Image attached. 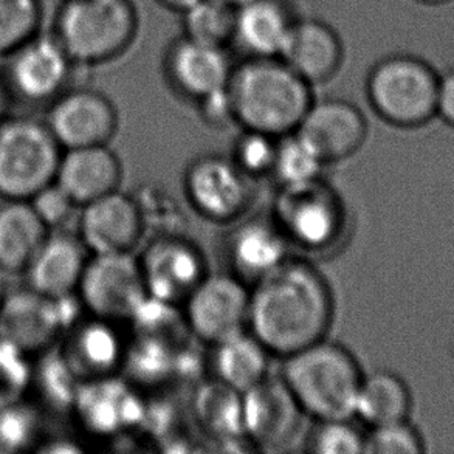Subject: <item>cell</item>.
<instances>
[{
    "label": "cell",
    "mask_w": 454,
    "mask_h": 454,
    "mask_svg": "<svg viewBox=\"0 0 454 454\" xmlns=\"http://www.w3.org/2000/svg\"><path fill=\"white\" fill-rule=\"evenodd\" d=\"M333 315L331 284L306 259L287 258L250 286L248 331L270 356L286 358L325 340Z\"/></svg>",
    "instance_id": "6da1fadb"
},
{
    "label": "cell",
    "mask_w": 454,
    "mask_h": 454,
    "mask_svg": "<svg viewBox=\"0 0 454 454\" xmlns=\"http://www.w3.org/2000/svg\"><path fill=\"white\" fill-rule=\"evenodd\" d=\"M228 95L234 123L277 138L298 129L315 99L313 87L279 56L244 58L234 64Z\"/></svg>",
    "instance_id": "7a4b0ae2"
},
{
    "label": "cell",
    "mask_w": 454,
    "mask_h": 454,
    "mask_svg": "<svg viewBox=\"0 0 454 454\" xmlns=\"http://www.w3.org/2000/svg\"><path fill=\"white\" fill-rule=\"evenodd\" d=\"M283 380L304 416L317 422L348 420L356 416V402L364 374L344 346L321 340L284 358Z\"/></svg>",
    "instance_id": "3957f363"
},
{
    "label": "cell",
    "mask_w": 454,
    "mask_h": 454,
    "mask_svg": "<svg viewBox=\"0 0 454 454\" xmlns=\"http://www.w3.org/2000/svg\"><path fill=\"white\" fill-rule=\"evenodd\" d=\"M138 28L132 0H62L51 35L74 66H101L121 58Z\"/></svg>",
    "instance_id": "277c9868"
},
{
    "label": "cell",
    "mask_w": 454,
    "mask_h": 454,
    "mask_svg": "<svg viewBox=\"0 0 454 454\" xmlns=\"http://www.w3.org/2000/svg\"><path fill=\"white\" fill-rule=\"evenodd\" d=\"M364 90L375 115L395 128L414 129L437 117L439 74L419 56L381 58L369 70Z\"/></svg>",
    "instance_id": "5b68a950"
},
{
    "label": "cell",
    "mask_w": 454,
    "mask_h": 454,
    "mask_svg": "<svg viewBox=\"0 0 454 454\" xmlns=\"http://www.w3.org/2000/svg\"><path fill=\"white\" fill-rule=\"evenodd\" d=\"M64 149L45 120L16 115L0 120V197L30 200L56 180Z\"/></svg>",
    "instance_id": "8992f818"
},
{
    "label": "cell",
    "mask_w": 454,
    "mask_h": 454,
    "mask_svg": "<svg viewBox=\"0 0 454 454\" xmlns=\"http://www.w3.org/2000/svg\"><path fill=\"white\" fill-rule=\"evenodd\" d=\"M273 221L290 246L325 252L337 246L346 230L341 197L325 178L279 186Z\"/></svg>",
    "instance_id": "52a82bcc"
},
{
    "label": "cell",
    "mask_w": 454,
    "mask_h": 454,
    "mask_svg": "<svg viewBox=\"0 0 454 454\" xmlns=\"http://www.w3.org/2000/svg\"><path fill=\"white\" fill-rule=\"evenodd\" d=\"M76 295L95 318H132L148 296L138 258L132 253L90 254Z\"/></svg>",
    "instance_id": "ba28073f"
},
{
    "label": "cell",
    "mask_w": 454,
    "mask_h": 454,
    "mask_svg": "<svg viewBox=\"0 0 454 454\" xmlns=\"http://www.w3.org/2000/svg\"><path fill=\"white\" fill-rule=\"evenodd\" d=\"M252 182L231 157L203 153L184 169V196L207 221L228 223L240 219L250 208Z\"/></svg>",
    "instance_id": "9c48e42d"
},
{
    "label": "cell",
    "mask_w": 454,
    "mask_h": 454,
    "mask_svg": "<svg viewBox=\"0 0 454 454\" xmlns=\"http://www.w3.org/2000/svg\"><path fill=\"white\" fill-rule=\"evenodd\" d=\"M74 62L53 35H37L5 58L4 90L27 105L49 106L68 89Z\"/></svg>",
    "instance_id": "30bf717a"
},
{
    "label": "cell",
    "mask_w": 454,
    "mask_h": 454,
    "mask_svg": "<svg viewBox=\"0 0 454 454\" xmlns=\"http://www.w3.org/2000/svg\"><path fill=\"white\" fill-rule=\"evenodd\" d=\"M64 298H50L36 290H14L0 301V340L25 356H41L76 325Z\"/></svg>",
    "instance_id": "8fae6325"
},
{
    "label": "cell",
    "mask_w": 454,
    "mask_h": 454,
    "mask_svg": "<svg viewBox=\"0 0 454 454\" xmlns=\"http://www.w3.org/2000/svg\"><path fill=\"white\" fill-rule=\"evenodd\" d=\"M184 306L186 325L194 337L215 346L248 331L250 286L233 273H208Z\"/></svg>",
    "instance_id": "7c38bea8"
},
{
    "label": "cell",
    "mask_w": 454,
    "mask_h": 454,
    "mask_svg": "<svg viewBox=\"0 0 454 454\" xmlns=\"http://www.w3.org/2000/svg\"><path fill=\"white\" fill-rule=\"evenodd\" d=\"M138 262L148 295L171 306L184 304L208 275L203 253L184 234L155 236Z\"/></svg>",
    "instance_id": "4fadbf2b"
},
{
    "label": "cell",
    "mask_w": 454,
    "mask_h": 454,
    "mask_svg": "<svg viewBox=\"0 0 454 454\" xmlns=\"http://www.w3.org/2000/svg\"><path fill=\"white\" fill-rule=\"evenodd\" d=\"M43 120L64 151L109 145L118 130L117 107L90 87H68L50 103Z\"/></svg>",
    "instance_id": "5bb4252c"
},
{
    "label": "cell",
    "mask_w": 454,
    "mask_h": 454,
    "mask_svg": "<svg viewBox=\"0 0 454 454\" xmlns=\"http://www.w3.org/2000/svg\"><path fill=\"white\" fill-rule=\"evenodd\" d=\"M368 120L358 106L343 98L313 99L296 136L325 165L356 155L368 138Z\"/></svg>",
    "instance_id": "9a60e30c"
},
{
    "label": "cell",
    "mask_w": 454,
    "mask_h": 454,
    "mask_svg": "<svg viewBox=\"0 0 454 454\" xmlns=\"http://www.w3.org/2000/svg\"><path fill=\"white\" fill-rule=\"evenodd\" d=\"M301 406L283 377H265L242 393V431L253 445L279 450L289 445L301 428Z\"/></svg>",
    "instance_id": "2e32d148"
},
{
    "label": "cell",
    "mask_w": 454,
    "mask_h": 454,
    "mask_svg": "<svg viewBox=\"0 0 454 454\" xmlns=\"http://www.w3.org/2000/svg\"><path fill=\"white\" fill-rule=\"evenodd\" d=\"M227 50L182 35L168 45L163 56L168 84L194 103L227 89L234 68Z\"/></svg>",
    "instance_id": "e0dca14e"
},
{
    "label": "cell",
    "mask_w": 454,
    "mask_h": 454,
    "mask_svg": "<svg viewBox=\"0 0 454 454\" xmlns=\"http://www.w3.org/2000/svg\"><path fill=\"white\" fill-rule=\"evenodd\" d=\"M146 227L136 197L117 190L81 207L80 239L90 254L132 253Z\"/></svg>",
    "instance_id": "ac0fdd59"
},
{
    "label": "cell",
    "mask_w": 454,
    "mask_h": 454,
    "mask_svg": "<svg viewBox=\"0 0 454 454\" xmlns=\"http://www.w3.org/2000/svg\"><path fill=\"white\" fill-rule=\"evenodd\" d=\"M344 55L343 39L331 24L300 16L279 58L315 87L337 76L343 67Z\"/></svg>",
    "instance_id": "d6986e66"
},
{
    "label": "cell",
    "mask_w": 454,
    "mask_h": 454,
    "mask_svg": "<svg viewBox=\"0 0 454 454\" xmlns=\"http://www.w3.org/2000/svg\"><path fill=\"white\" fill-rule=\"evenodd\" d=\"M89 254L80 236L49 233L24 271L28 287L50 298L76 295Z\"/></svg>",
    "instance_id": "ffe728a7"
},
{
    "label": "cell",
    "mask_w": 454,
    "mask_h": 454,
    "mask_svg": "<svg viewBox=\"0 0 454 454\" xmlns=\"http://www.w3.org/2000/svg\"><path fill=\"white\" fill-rule=\"evenodd\" d=\"M123 166L109 145L66 149L56 184L67 192L78 208L120 190Z\"/></svg>",
    "instance_id": "44dd1931"
},
{
    "label": "cell",
    "mask_w": 454,
    "mask_h": 454,
    "mask_svg": "<svg viewBox=\"0 0 454 454\" xmlns=\"http://www.w3.org/2000/svg\"><path fill=\"white\" fill-rule=\"evenodd\" d=\"M289 246L275 221L242 222L228 236L227 258L231 273L253 286L290 258Z\"/></svg>",
    "instance_id": "7402d4cb"
},
{
    "label": "cell",
    "mask_w": 454,
    "mask_h": 454,
    "mask_svg": "<svg viewBox=\"0 0 454 454\" xmlns=\"http://www.w3.org/2000/svg\"><path fill=\"white\" fill-rule=\"evenodd\" d=\"M298 18L290 0H252L236 10L233 45L246 58L281 56Z\"/></svg>",
    "instance_id": "603a6c76"
},
{
    "label": "cell",
    "mask_w": 454,
    "mask_h": 454,
    "mask_svg": "<svg viewBox=\"0 0 454 454\" xmlns=\"http://www.w3.org/2000/svg\"><path fill=\"white\" fill-rule=\"evenodd\" d=\"M115 323L95 318L72 325L62 356L81 381L111 377L123 363L124 346Z\"/></svg>",
    "instance_id": "cb8c5ba5"
},
{
    "label": "cell",
    "mask_w": 454,
    "mask_h": 454,
    "mask_svg": "<svg viewBox=\"0 0 454 454\" xmlns=\"http://www.w3.org/2000/svg\"><path fill=\"white\" fill-rule=\"evenodd\" d=\"M49 233L28 200H5L0 207V270L24 275Z\"/></svg>",
    "instance_id": "d4e9b609"
},
{
    "label": "cell",
    "mask_w": 454,
    "mask_h": 454,
    "mask_svg": "<svg viewBox=\"0 0 454 454\" xmlns=\"http://www.w3.org/2000/svg\"><path fill=\"white\" fill-rule=\"evenodd\" d=\"M411 389L400 375L375 371L363 377L356 402V416L369 428L410 420Z\"/></svg>",
    "instance_id": "484cf974"
},
{
    "label": "cell",
    "mask_w": 454,
    "mask_h": 454,
    "mask_svg": "<svg viewBox=\"0 0 454 454\" xmlns=\"http://www.w3.org/2000/svg\"><path fill=\"white\" fill-rule=\"evenodd\" d=\"M213 348L215 380L238 393H246L269 375L270 352L250 331L240 332Z\"/></svg>",
    "instance_id": "4316f807"
},
{
    "label": "cell",
    "mask_w": 454,
    "mask_h": 454,
    "mask_svg": "<svg viewBox=\"0 0 454 454\" xmlns=\"http://www.w3.org/2000/svg\"><path fill=\"white\" fill-rule=\"evenodd\" d=\"M109 377L81 383L72 410L87 430L105 434L117 430L129 418V399L117 394Z\"/></svg>",
    "instance_id": "83f0119b"
},
{
    "label": "cell",
    "mask_w": 454,
    "mask_h": 454,
    "mask_svg": "<svg viewBox=\"0 0 454 454\" xmlns=\"http://www.w3.org/2000/svg\"><path fill=\"white\" fill-rule=\"evenodd\" d=\"M197 419L203 428L221 439L244 436L242 431V393L215 380L197 391Z\"/></svg>",
    "instance_id": "f1b7e54d"
},
{
    "label": "cell",
    "mask_w": 454,
    "mask_h": 454,
    "mask_svg": "<svg viewBox=\"0 0 454 454\" xmlns=\"http://www.w3.org/2000/svg\"><path fill=\"white\" fill-rule=\"evenodd\" d=\"M236 10L223 0H199L180 14L184 36L228 49L233 45Z\"/></svg>",
    "instance_id": "f546056e"
},
{
    "label": "cell",
    "mask_w": 454,
    "mask_h": 454,
    "mask_svg": "<svg viewBox=\"0 0 454 454\" xmlns=\"http://www.w3.org/2000/svg\"><path fill=\"white\" fill-rule=\"evenodd\" d=\"M43 0H0V58L43 33Z\"/></svg>",
    "instance_id": "4dcf8cb0"
},
{
    "label": "cell",
    "mask_w": 454,
    "mask_h": 454,
    "mask_svg": "<svg viewBox=\"0 0 454 454\" xmlns=\"http://www.w3.org/2000/svg\"><path fill=\"white\" fill-rule=\"evenodd\" d=\"M43 362L33 368L31 387H36L41 399L55 408H70L74 406V397L82 381L74 374V369L68 366L62 352L51 349L41 354Z\"/></svg>",
    "instance_id": "1f68e13d"
},
{
    "label": "cell",
    "mask_w": 454,
    "mask_h": 454,
    "mask_svg": "<svg viewBox=\"0 0 454 454\" xmlns=\"http://www.w3.org/2000/svg\"><path fill=\"white\" fill-rule=\"evenodd\" d=\"M325 166L295 132L278 138L277 159L271 174L278 178L279 186L306 184L323 177Z\"/></svg>",
    "instance_id": "d6a6232c"
},
{
    "label": "cell",
    "mask_w": 454,
    "mask_h": 454,
    "mask_svg": "<svg viewBox=\"0 0 454 454\" xmlns=\"http://www.w3.org/2000/svg\"><path fill=\"white\" fill-rule=\"evenodd\" d=\"M277 151V137L242 129V134L234 143L231 159L248 177L258 178L271 174Z\"/></svg>",
    "instance_id": "836d02e7"
},
{
    "label": "cell",
    "mask_w": 454,
    "mask_h": 454,
    "mask_svg": "<svg viewBox=\"0 0 454 454\" xmlns=\"http://www.w3.org/2000/svg\"><path fill=\"white\" fill-rule=\"evenodd\" d=\"M425 451L424 436L410 420L374 427L364 434L366 454H422Z\"/></svg>",
    "instance_id": "e575fe53"
},
{
    "label": "cell",
    "mask_w": 454,
    "mask_h": 454,
    "mask_svg": "<svg viewBox=\"0 0 454 454\" xmlns=\"http://www.w3.org/2000/svg\"><path fill=\"white\" fill-rule=\"evenodd\" d=\"M30 356L0 340V408L24 402L31 389Z\"/></svg>",
    "instance_id": "d590c367"
},
{
    "label": "cell",
    "mask_w": 454,
    "mask_h": 454,
    "mask_svg": "<svg viewBox=\"0 0 454 454\" xmlns=\"http://www.w3.org/2000/svg\"><path fill=\"white\" fill-rule=\"evenodd\" d=\"M309 450L318 454L364 453V433L348 420H323L309 437Z\"/></svg>",
    "instance_id": "8d00e7d4"
},
{
    "label": "cell",
    "mask_w": 454,
    "mask_h": 454,
    "mask_svg": "<svg viewBox=\"0 0 454 454\" xmlns=\"http://www.w3.org/2000/svg\"><path fill=\"white\" fill-rule=\"evenodd\" d=\"M28 203L49 230L64 225L74 215V209L78 208V205L56 182L36 192Z\"/></svg>",
    "instance_id": "74e56055"
},
{
    "label": "cell",
    "mask_w": 454,
    "mask_h": 454,
    "mask_svg": "<svg viewBox=\"0 0 454 454\" xmlns=\"http://www.w3.org/2000/svg\"><path fill=\"white\" fill-rule=\"evenodd\" d=\"M196 105L199 106L203 121L211 128L223 129L230 124H234L233 106L228 95V87L200 99Z\"/></svg>",
    "instance_id": "f35d334b"
},
{
    "label": "cell",
    "mask_w": 454,
    "mask_h": 454,
    "mask_svg": "<svg viewBox=\"0 0 454 454\" xmlns=\"http://www.w3.org/2000/svg\"><path fill=\"white\" fill-rule=\"evenodd\" d=\"M437 117L454 129V67L439 74Z\"/></svg>",
    "instance_id": "ab89813d"
},
{
    "label": "cell",
    "mask_w": 454,
    "mask_h": 454,
    "mask_svg": "<svg viewBox=\"0 0 454 454\" xmlns=\"http://www.w3.org/2000/svg\"><path fill=\"white\" fill-rule=\"evenodd\" d=\"M155 2L159 5L163 6V8H166V10H169V12L182 14V12H186L190 6L194 5L199 0H155Z\"/></svg>",
    "instance_id": "60d3db41"
},
{
    "label": "cell",
    "mask_w": 454,
    "mask_h": 454,
    "mask_svg": "<svg viewBox=\"0 0 454 454\" xmlns=\"http://www.w3.org/2000/svg\"><path fill=\"white\" fill-rule=\"evenodd\" d=\"M223 2H227V4L234 6V8H239V6L246 5V4L252 2V0H223Z\"/></svg>",
    "instance_id": "b9f144b4"
},
{
    "label": "cell",
    "mask_w": 454,
    "mask_h": 454,
    "mask_svg": "<svg viewBox=\"0 0 454 454\" xmlns=\"http://www.w3.org/2000/svg\"><path fill=\"white\" fill-rule=\"evenodd\" d=\"M418 2H422L427 5H441V4H447L450 0H418Z\"/></svg>",
    "instance_id": "7bdbcfd3"
}]
</instances>
